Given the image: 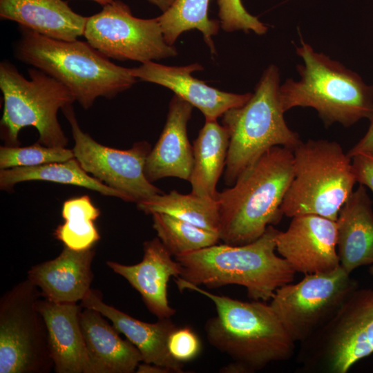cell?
Listing matches in <instances>:
<instances>
[{"mask_svg": "<svg viewBox=\"0 0 373 373\" xmlns=\"http://www.w3.org/2000/svg\"><path fill=\"white\" fill-rule=\"evenodd\" d=\"M95 255L93 248L78 251L64 246L55 258L32 266L27 278L44 298L61 303L81 301L90 289Z\"/></svg>", "mask_w": 373, "mask_h": 373, "instance_id": "ac0fdd59", "label": "cell"}, {"mask_svg": "<svg viewBox=\"0 0 373 373\" xmlns=\"http://www.w3.org/2000/svg\"><path fill=\"white\" fill-rule=\"evenodd\" d=\"M26 79L7 61L0 64V88L3 98L1 119L3 139L7 146H19L18 135L26 126L39 132L38 142L50 147H66L68 139L57 118V113L75 98L60 82L35 68Z\"/></svg>", "mask_w": 373, "mask_h": 373, "instance_id": "ba28073f", "label": "cell"}, {"mask_svg": "<svg viewBox=\"0 0 373 373\" xmlns=\"http://www.w3.org/2000/svg\"><path fill=\"white\" fill-rule=\"evenodd\" d=\"M351 158L356 182L373 192V153H360Z\"/></svg>", "mask_w": 373, "mask_h": 373, "instance_id": "d6a6232c", "label": "cell"}, {"mask_svg": "<svg viewBox=\"0 0 373 373\" xmlns=\"http://www.w3.org/2000/svg\"><path fill=\"white\" fill-rule=\"evenodd\" d=\"M280 86L279 70L271 64L247 102L222 116V126L229 135L224 173L227 185H233L245 169L271 148L280 146L294 151L301 142L285 120Z\"/></svg>", "mask_w": 373, "mask_h": 373, "instance_id": "8992f818", "label": "cell"}, {"mask_svg": "<svg viewBox=\"0 0 373 373\" xmlns=\"http://www.w3.org/2000/svg\"><path fill=\"white\" fill-rule=\"evenodd\" d=\"M80 305L99 312L111 321L119 333L123 334L140 351L142 362L167 368L171 372H183V364L175 360L168 350V339L178 327L171 318H161L155 323H146L105 303L101 294L90 289Z\"/></svg>", "mask_w": 373, "mask_h": 373, "instance_id": "e0dca14e", "label": "cell"}, {"mask_svg": "<svg viewBox=\"0 0 373 373\" xmlns=\"http://www.w3.org/2000/svg\"><path fill=\"white\" fill-rule=\"evenodd\" d=\"M229 144V132L224 126L217 120L205 121L192 146L191 193L216 199V184L226 166Z\"/></svg>", "mask_w": 373, "mask_h": 373, "instance_id": "cb8c5ba5", "label": "cell"}, {"mask_svg": "<svg viewBox=\"0 0 373 373\" xmlns=\"http://www.w3.org/2000/svg\"><path fill=\"white\" fill-rule=\"evenodd\" d=\"M293 175V151L276 146L245 169L229 188L218 192L220 240L247 244L277 224Z\"/></svg>", "mask_w": 373, "mask_h": 373, "instance_id": "7a4b0ae2", "label": "cell"}, {"mask_svg": "<svg viewBox=\"0 0 373 373\" xmlns=\"http://www.w3.org/2000/svg\"><path fill=\"white\" fill-rule=\"evenodd\" d=\"M168 350L176 361L184 363L194 359L200 353L199 337L189 327H177L168 339Z\"/></svg>", "mask_w": 373, "mask_h": 373, "instance_id": "1f68e13d", "label": "cell"}, {"mask_svg": "<svg viewBox=\"0 0 373 373\" xmlns=\"http://www.w3.org/2000/svg\"><path fill=\"white\" fill-rule=\"evenodd\" d=\"M99 215V209L88 195L68 199L64 202L61 209L65 222L57 227L54 236L70 249H91L100 238L94 223Z\"/></svg>", "mask_w": 373, "mask_h": 373, "instance_id": "83f0119b", "label": "cell"}, {"mask_svg": "<svg viewBox=\"0 0 373 373\" xmlns=\"http://www.w3.org/2000/svg\"><path fill=\"white\" fill-rule=\"evenodd\" d=\"M84 36L100 53L117 60L144 64L178 54L175 48L166 42L157 17H135L120 1H113L88 17Z\"/></svg>", "mask_w": 373, "mask_h": 373, "instance_id": "7c38bea8", "label": "cell"}, {"mask_svg": "<svg viewBox=\"0 0 373 373\" xmlns=\"http://www.w3.org/2000/svg\"><path fill=\"white\" fill-rule=\"evenodd\" d=\"M202 69L197 63L169 66L151 61L130 68V71L136 79L169 88L175 95L198 108L205 121L217 120L226 111L243 105L250 98L251 93L236 94L222 91L192 76L193 72Z\"/></svg>", "mask_w": 373, "mask_h": 373, "instance_id": "9a60e30c", "label": "cell"}, {"mask_svg": "<svg viewBox=\"0 0 373 373\" xmlns=\"http://www.w3.org/2000/svg\"><path fill=\"white\" fill-rule=\"evenodd\" d=\"M71 126L75 158L86 172L135 202L163 193L146 178L144 166L151 151L147 142L120 150L102 145L79 127L72 104L62 109Z\"/></svg>", "mask_w": 373, "mask_h": 373, "instance_id": "4fadbf2b", "label": "cell"}, {"mask_svg": "<svg viewBox=\"0 0 373 373\" xmlns=\"http://www.w3.org/2000/svg\"><path fill=\"white\" fill-rule=\"evenodd\" d=\"M0 17L45 37L68 41L84 35L88 19L63 0H0Z\"/></svg>", "mask_w": 373, "mask_h": 373, "instance_id": "603a6c76", "label": "cell"}, {"mask_svg": "<svg viewBox=\"0 0 373 373\" xmlns=\"http://www.w3.org/2000/svg\"><path fill=\"white\" fill-rule=\"evenodd\" d=\"M285 231H278L276 251L295 272L331 271L339 265L336 222L314 214L291 218Z\"/></svg>", "mask_w": 373, "mask_h": 373, "instance_id": "5bb4252c", "label": "cell"}, {"mask_svg": "<svg viewBox=\"0 0 373 373\" xmlns=\"http://www.w3.org/2000/svg\"><path fill=\"white\" fill-rule=\"evenodd\" d=\"M193 107L175 95L171 99L164 127L145 162L144 173L151 182L166 177L189 180L193 149L188 139L187 124Z\"/></svg>", "mask_w": 373, "mask_h": 373, "instance_id": "d6986e66", "label": "cell"}, {"mask_svg": "<svg viewBox=\"0 0 373 373\" xmlns=\"http://www.w3.org/2000/svg\"><path fill=\"white\" fill-rule=\"evenodd\" d=\"M157 6L162 12L166 11L175 0H147Z\"/></svg>", "mask_w": 373, "mask_h": 373, "instance_id": "d590c367", "label": "cell"}, {"mask_svg": "<svg viewBox=\"0 0 373 373\" xmlns=\"http://www.w3.org/2000/svg\"><path fill=\"white\" fill-rule=\"evenodd\" d=\"M180 291H196L210 299L217 315L204 326L207 338L233 363L224 372H254L274 362L290 359L295 342L265 301L245 302L212 294L177 277Z\"/></svg>", "mask_w": 373, "mask_h": 373, "instance_id": "6da1fadb", "label": "cell"}, {"mask_svg": "<svg viewBox=\"0 0 373 373\" xmlns=\"http://www.w3.org/2000/svg\"><path fill=\"white\" fill-rule=\"evenodd\" d=\"M136 204L147 215L166 213L208 230L219 231L220 216L216 199L173 190L140 200Z\"/></svg>", "mask_w": 373, "mask_h": 373, "instance_id": "484cf974", "label": "cell"}, {"mask_svg": "<svg viewBox=\"0 0 373 373\" xmlns=\"http://www.w3.org/2000/svg\"><path fill=\"white\" fill-rule=\"evenodd\" d=\"M209 2L210 0H175L157 17L166 42L173 46L182 32L197 29L214 53L212 37L218 34L220 23V21L209 18Z\"/></svg>", "mask_w": 373, "mask_h": 373, "instance_id": "4316f807", "label": "cell"}, {"mask_svg": "<svg viewBox=\"0 0 373 373\" xmlns=\"http://www.w3.org/2000/svg\"><path fill=\"white\" fill-rule=\"evenodd\" d=\"M357 287V281L339 265L279 287L269 304L290 337L300 343L326 324Z\"/></svg>", "mask_w": 373, "mask_h": 373, "instance_id": "8fae6325", "label": "cell"}, {"mask_svg": "<svg viewBox=\"0 0 373 373\" xmlns=\"http://www.w3.org/2000/svg\"><path fill=\"white\" fill-rule=\"evenodd\" d=\"M92 1H94L98 3H99L100 5L104 6L107 4H109L111 3H112L114 0H92Z\"/></svg>", "mask_w": 373, "mask_h": 373, "instance_id": "8d00e7d4", "label": "cell"}, {"mask_svg": "<svg viewBox=\"0 0 373 373\" xmlns=\"http://www.w3.org/2000/svg\"><path fill=\"white\" fill-rule=\"evenodd\" d=\"M293 153L294 175L282 214H314L336 221L356 182L352 158L338 143L327 140L301 141Z\"/></svg>", "mask_w": 373, "mask_h": 373, "instance_id": "52a82bcc", "label": "cell"}, {"mask_svg": "<svg viewBox=\"0 0 373 373\" xmlns=\"http://www.w3.org/2000/svg\"><path fill=\"white\" fill-rule=\"evenodd\" d=\"M217 3L220 26L224 31H253L259 35L267 32V27L245 10L241 0H217Z\"/></svg>", "mask_w": 373, "mask_h": 373, "instance_id": "4dcf8cb0", "label": "cell"}, {"mask_svg": "<svg viewBox=\"0 0 373 373\" xmlns=\"http://www.w3.org/2000/svg\"><path fill=\"white\" fill-rule=\"evenodd\" d=\"M19 28L15 57L62 83L84 109L97 97H113L136 82L130 68L114 64L88 42L55 39Z\"/></svg>", "mask_w": 373, "mask_h": 373, "instance_id": "277c9868", "label": "cell"}, {"mask_svg": "<svg viewBox=\"0 0 373 373\" xmlns=\"http://www.w3.org/2000/svg\"><path fill=\"white\" fill-rule=\"evenodd\" d=\"M143 249L139 263L129 265L108 260L106 265L139 292L151 313L158 319L171 318L175 309L168 300V283L171 277L180 276L181 266L157 237L144 242Z\"/></svg>", "mask_w": 373, "mask_h": 373, "instance_id": "2e32d148", "label": "cell"}, {"mask_svg": "<svg viewBox=\"0 0 373 373\" xmlns=\"http://www.w3.org/2000/svg\"><path fill=\"white\" fill-rule=\"evenodd\" d=\"M39 289L28 278L0 299V373H48L54 369L48 331L37 307Z\"/></svg>", "mask_w": 373, "mask_h": 373, "instance_id": "30bf717a", "label": "cell"}, {"mask_svg": "<svg viewBox=\"0 0 373 373\" xmlns=\"http://www.w3.org/2000/svg\"><path fill=\"white\" fill-rule=\"evenodd\" d=\"M37 299L46 323L54 370L57 373H90V363L79 315L82 305Z\"/></svg>", "mask_w": 373, "mask_h": 373, "instance_id": "ffe728a7", "label": "cell"}, {"mask_svg": "<svg viewBox=\"0 0 373 373\" xmlns=\"http://www.w3.org/2000/svg\"><path fill=\"white\" fill-rule=\"evenodd\" d=\"M98 311L84 308L79 323L90 363V373H132L142 362L137 348L122 339Z\"/></svg>", "mask_w": 373, "mask_h": 373, "instance_id": "7402d4cb", "label": "cell"}, {"mask_svg": "<svg viewBox=\"0 0 373 373\" xmlns=\"http://www.w3.org/2000/svg\"><path fill=\"white\" fill-rule=\"evenodd\" d=\"M135 372L137 373H169L171 372L167 368L148 363H140Z\"/></svg>", "mask_w": 373, "mask_h": 373, "instance_id": "e575fe53", "label": "cell"}, {"mask_svg": "<svg viewBox=\"0 0 373 373\" xmlns=\"http://www.w3.org/2000/svg\"><path fill=\"white\" fill-rule=\"evenodd\" d=\"M360 153H373V119L365 135L347 152V155L352 157Z\"/></svg>", "mask_w": 373, "mask_h": 373, "instance_id": "836d02e7", "label": "cell"}, {"mask_svg": "<svg viewBox=\"0 0 373 373\" xmlns=\"http://www.w3.org/2000/svg\"><path fill=\"white\" fill-rule=\"evenodd\" d=\"M34 180L75 185L97 191L104 195L130 202L124 193L90 175L75 158L66 162L36 166L14 167L0 171V188L3 190L8 191L19 182Z\"/></svg>", "mask_w": 373, "mask_h": 373, "instance_id": "d4e9b609", "label": "cell"}, {"mask_svg": "<svg viewBox=\"0 0 373 373\" xmlns=\"http://www.w3.org/2000/svg\"><path fill=\"white\" fill-rule=\"evenodd\" d=\"M296 53L300 79H287L280 86L284 112L294 107H310L326 126L337 122L349 127L362 119H373V86L340 62L318 52L301 39Z\"/></svg>", "mask_w": 373, "mask_h": 373, "instance_id": "5b68a950", "label": "cell"}, {"mask_svg": "<svg viewBox=\"0 0 373 373\" xmlns=\"http://www.w3.org/2000/svg\"><path fill=\"white\" fill-rule=\"evenodd\" d=\"M336 222L337 253L340 266L350 274L373 264L372 201L362 184L341 208Z\"/></svg>", "mask_w": 373, "mask_h": 373, "instance_id": "44dd1931", "label": "cell"}, {"mask_svg": "<svg viewBox=\"0 0 373 373\" xmlns=\"http://www.w3.org/2000/svg\"><path fill=\"white\" fill-rule=\"evenodd\" d=\"M370 273L373 276V265L370 267Z\"/></svg>", "mask_w": 373, "mask_h": 373, "instance_id": "74e56055", "label": "cell"}, {"mask_svg": "<svg viewBox=\"0 0 373 373\" xmlns=\"http://www.w3.org/2000/svg\"><path fill=\"white\" fill-rule=\"evenodd\" d=\"M157 238L174 257L216 245L218 232L208 230L171 215H151Z\"/></svg>", "mask_w": 373, "mask_h": 373, "instance_id": "f1b7e54d", "label": "cell"}, {"mask_svg": "<svg viewBox=\"0 0 373 373\" xmlns=\"http://www.w3.org/2000/svg\"><path fill=\"white\" fill-rule=\"evenodd\" d=\"M73 158H75L73 149L46 146L39 142L28 146H3L0 148L1 169L36 166L66 162Z\"/></svg>", "mask_w": 373, "mask_h": 373, "instance_id": "f546056e", "label": "cell"}, {"mask_svg": "<svg viewBox=\"0 0 373 373\" xmlns=\"http://www.w3.org/2000/svg\"><path fill=\"white\" fill-rule=\"evenodd\" d=\"M300 344L296 361L309 373H346L373 354V289L357 287L326 324Z\"/></svg>", "mask_w": 373, "mask_h": 373, "instance_id": "9c48e42d", "label": "cell"}, {"mask_svg": "<svg viewBox=\"0 0 373 373\" xmlns=\"http://www.w3.org/2000/svg\"><path fill=\"white\" fill-rule=\"evenodd\" d=\"M278 229L268 226L257 240L241 245H214L175 257L179 276L209 289L242 286L253 300H270L280 287L293 282L295 271L276 253Z\"/></svg>", "mask_w": 373, "mask_h": 373, "instance_id": "3957f363", "label": "cell"}]
</instances>
